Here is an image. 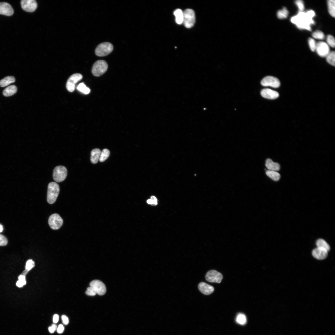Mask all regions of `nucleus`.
Returning <instances> with one entry per match:
<instances>
[{"instance_id":"obj_8","label":"nucleus","mask_w":335,"mask_h":335,"mask_svg":"<svg viewBox=\"0 0 335 335\" xmlns=\"http://www.w3.org/2000/svg\"><path fill=\"white\" fill-rule=\"evenodd\" d=\"M82 75L79 73H76L71 75L68 78L66 84L67 90L70 92H73L75 90V84L81 80Z\"/></svg>"},{"instance_id":"obj_29","label":"nucleus","mask_w":335,"mask_h":335,"mask_svg":"<svg viewBox=\"0 0 335 335\" xmlns=\"http://www.w3.org/2000/svg\"><path fill=\"white\" fill-rule=\"evenodd\" d=\"M236 321L239 324L242 325H244L247 321L246 316L243 314L239 313L236 316Z\"/></svg>"},{"instance_id":"obj_30","label":"nucleus","mask_w":335,"mask_h":335,"mask_svg":"<svg viewBox=\"0 0 335 335\" xmlns=\"http://www.w3.org/2000/svg\"><path fill=\"white\" fill-rule=\"evenodd\" d=\"M288 14V12L287 8L284 7L282 9L279 10L277 13V16L279 19H284L286 18Z\"/></svg>"},{"instance_id":"obj_42","label":"nucleus","mask_w":335,"mask_h":335,"mask_svg":"<svg viewBox=\"0 0 335 335\" xmlns=\"http://www.w3.org/2000/svg\"><path fill=\"white\" fill-rule=\"evenodd\" d=\"M59 319V316L58 315L56 314L54 315L53 319V321L54 323H56L58 322Z\"/></svg>"},{"instance_id":"obj_21","label":"nucleus","mask_w":335,"mask_h":335,"mask_svg":"<svg viewBox=\"0 0 335 335\" xmlns=\"http://www.w3.org/2000/svg\"><path fill=\"white\" fill-rule=\"evenodd\" d=\"M174 15L175 17L176 23L181 25L183 23V12L180 9H177L174 11Z\"/></svg>"},{"instance_id":"obj_20","label":"nucleus","mask_w":335,"mask_h":335,"mask_svg":"<svg viewBox=\"0 0 335 335\" xmlns=\"http://www.w3.org/2000/svg\"><path fill=\"white\" fill-rule=\"evenodd\" d=\"M17 90V87L15 85H11L5 89L3 91L2 93L4 96H9L15 94Z\"/></svg>"},{"instance_id":"obj_1","label":"nucleus","mask_w":335,"mask_h":335,"mask_svg":"<svg viewBox=\"0 0 335 335\" xmlns=\"http://www.w3.org/2000/svg\"><path fill=\"white\" fill-rule=\"evenodd\" d=\"M315 16V12L312 10L299 12L291 18V21L300 29L311 31V25L315 24L313 18Z\"/></svg>"},{"instance_id":"obj_46","label":"nucleus","mask_w":335,"mask_h":335,"mask_svg":"<svg viewBox=\"0 0 335 335\" xmlns=\"http://www.w3.org/2000/svg\"><path fill=\"white\" fill-rule=\"evenodd\" d=\"M3 230V226L0 224V233L2 232Z\"/></svg>"},{"instance_id":"obj_22","label":"nucleus","mask_w":335,"mask_h":335,"mask_svg":"<svg viewBox=\"0 0 335 335\" xmlns=\"http://www.w3.org/2000/svg\"><path fill=\"white\" fill-rule=\"evenodd\" d=\"M15 81V78L12 76H7L0 80V87H4Z\"/></svg>"},{"instance_id":"obj_33","label":"nucleus","mask_w":335,"mask_h":335,"mask_svg":"<svg viewBox=\"0 0 335 335\" xmlns=\"http://www.w3.org/2000/svg\"><path fill=\"white\" fill-rule=\"evenodd\" d=\"M309 45L311 51H314L315 50L316 43L315 41L312 38H309L308 40Z\"/></svg>"},{"instance_id":"obj_13","label":"nucleus","mask_w":335,"mask_h":335,"mask_svg":"<svg viewBox=\"0 0 335 335\" xmlns=\"http://www.w3.org/2000/svg\"><path fill=\"white\" fill-rule=\"evenodd\" d=\"M20 4L22 9L29 12L34 11L37 7V2L34 0H22Z\"/></svg>"},{"instance_id":"obj_41","label":"nucleus","mask_w":335,"mask_h":335,"mask_svg":"<svg viewBox=\"0 0 335 335\" xmlns=\"http://www.w3.org/2000/svg\"><path fill=\"white\" fill-rule=\"evenodd\" d=\"M19 280L24 285L26 284L25 276L23 275H20L18 277Z\"/></svg>"},{"instance_id":"obj_24","label":"nucleus","mask_w":335,"mask_h":335,"mask_svg":"<svg viewBox=\"0 0 335 335\" xmlns=\"http://www.w3.org/2000/svg\"><path fill=\"white\" fill-rule=\"evenodd\" d=\"M328 11L333 17L335 16V2L334 0H328L327 2Z\"/></svg>"},{"instance_id":"obj_32","label":"nucleus","mask_w":335,"mask_h":335,"mask_svg":"<svg viewBox=\"0 0 335 335\" xmlns=\"http://www.w3.org/2000/svg\"><path fill=\"white\" fill-rule=\"evenodd\" d=\"M327 42L328 45L331 47L334 48L335 45V39L334 37L331 35H329L327 37Z\"/></svg>"},{"instance_id":"obj_36","label":"nucleus","mask_w":335,"mask_h":335,"mask_svg":"<svg viewBox=\"0 0 335 335\" xmlns=\"http://www.w3.org/2000/svg\"><path fill=\"white\" fill-rule=\"evenodd\" d=\"M35 266L34 262L32 260H29L26 262L25 269L29 271Z\"/></svg>"},{"instance_id":"obj_23","label":"nucleus","mask_w":335,"mask_h":335,"mask_svg":"<svg viewBox=\"0 0 335 335\" xmlns=\"http://www.w3.org/2000/svg\"><path fill=\"white\" fill-rule=\"evenodd\" d=\"M266 173L267 176L275 181H279L280 177V174L275 171L268 170L266 171Z\"/></svg>"},{"instance_id":"obj_38","label":"nucleus","mask_w":335,"mask_h":335,"mask_svg":"<svg viewBox=\"0 0 335 335\" xmlns=\"http://www.w3.org/2000/svg\"><path fill=\"white\" fill-rule=\"evenodd\" d=\"M57 328L56 325L55 324H53L48 327V329L50 333H53L56 330Z\"/></svg>"},{"instance_id":"obj_40","label":"nucleus","mask_w":335,"mask_h":335,"mask_svg":"<svg viewBox=\"0 0 335 335\" xmlns=\"http://www.w3.org/2000/svg\"><path fill=\"white\" fill-rule=\"evenodd\" d=\"M64 330V327L63 325L60 324L58 326L56 330L57 333L60 334L62 333Z\"/></svg>"},{"instance_id":"obj_35","label":"nucleus","mask_w":335,"mask_h":335,"mask_svg":"<svg viewBox=\"0 0 335 335\" xmlns=\"http://www.w3.org/2000/svg\"><path fill=\"white\" fill-rule=\"evenodd\" d=\"M85 293L87 295L90 296H95L97 294L94 288L91 286L87 288Z\"/></svg>"},{"instance_id":"obj_34","label":"nucleus","mask_w":335,"mask_h":335,"mask_svg":"<svg viewBox=\"0 0 335 335\" xmlns=\"http://www.w3.org/2000/svg\"><path fill=\"white\" fill-rule=\"evenodd\" d=\"M295 3L298 8L299 12L303 11L304 9L303 2L301 0H297L296 1Z\"/></svg>"},{"instance_id":"obj_31","label":"nucleus","mask_w":335,"mask_h":335,"mask_svg":"<svg viewBox=\"0 0 335 335\" xmlns=\"http://www.w3.org/2000/svg\"><path fill=\"white\" fill-rule=\"evenodd\" d=\"M312 36L314 38L318 39H323L324 38V33L320 30L314 32L312 34Z\"/></svg>"},{"instance_id":"obj_14","label":"nucleus","mask_w":335,"mask_h":335,"mask_svg":"<svg viewBox=\"0 0 335 335\" xmlns=\"http://www.w3.org/2000/svg\"><path fill=\"white\" fill-rule=\"evenodd\" d=\"M13 13V9L10 4L5 2H0V14L10 16Z\"/></svg>"},{"instance_id":"obj_26","label":"nucleus","mask_w":335,"mask_h":335,"mask_svg":"<svg viewBox=\"0 0 335 335\" xmlns=\"http://www.w3.org/2000/svg\"><path fill=\"white\" fill-rule=\"evenodd\" d=\"M326 60L327 62L331 65H335V53L334 51H330L326 56Z\"/></svg>"},{"instance_id":"obj_12","label":"nucleus","mask_w":335,"mask_h":335,"mask_svg":"<svg viewBox=\"0 0 335 335\" xmlns=\"http://www.w3.org/2000/svg\"><path fill=\"white\" fill-rule=\"evenodd\" d=\"M90 285L94 288L97 294L99 295H103L106 292V289L105 284L99 280H95L92 281L90 283Z\"/></svg>"},{"instance_id":"obj_28","label":"nucleus","mask_w":335,"mask_h":335,"mask_svg":"<svg viewBox=\"0 0 335 335\" xmlns=\"http://www.w3.org/2000/svg\"><path fill=\"white\" fill-rule=\"evenodd\" d=\"M109 154L110 152L108 149H104L102 151H101L99 159V161L103 162L105 161L108 158Z\"/></svg>"},{"instance_id":"obj_9","label":"nucleus","mask_w":335,"mask_h":335,"mask_svg":"<svg viewBox=\"0 0 335 335\" xmlns=\"http://www.w3.org/2000/svg\"><path fill=\"white\" fill-rule=\"evenodd\" d=\"M205 279L210 282L220 283L223 279V275L221 273L216 270H211L207 272Z\"/></svg>"},{"instance_id":"obj_45","label":"nucleus","mask_w":335,"mask_h":335,"mask_svg":"<svg viewBox=\"0 0 335 335\" xmlns=\"http://www.w3.org/2000/svg\"><path fill=\"white\" fill-rule=\"evenodd\" d=\"M151 199L153 201H157V199L154 196H152L151 197V199Z\"/></svg>"},{"instance_id":"obj_19","label":"nucleus","mask_w":335,"mask_h":335,"mask_svg":"<svg viewBox=\"0 0 335 335\" xmlns=\"http://www.w3.org/2000/svg\"><path fill=\"white\" fill-rule=\"evenodd\" d=\"M100 150L98 148H96L92 150L91 153L90 160L93 164L97 163L99 160Z\"/></svg>"},{"instance_id":"obj_25","label":"nucleus","mask_w":335,"mask_h":335,"mask_svg":"<svg viewBox=\"0 0 335 335\" xmlns=\"http://www.w3.org/2000/svg\"><path fill=\"white\" fill-rule=\"evenodd\" d=\"M316 245L317 248L325 249L328 251H329L330 247L328 243L322 239H319L316 242Z\"/></svg>"},{"instance_id":"obj_18","label":"nucleus","mask_w":335,"mask_h":335,"mask_svg":"<svg viewBox=\"0 0 335 335\" xmlns=\"http://www.w3.org/2000/svg\"><path fill=\"white\" fill-rule=\"evenodd\" d=\"M265 165L269 170L276 171L279 170L280 168V166L279 163L274 162L270 159H268L266 160Z\"/></svg>"},{"instance_id":"obj_5","label":"nucleus","mask_w":335,"mask_h":335,"mask_svg":"<svg viewBox=\"0 0 335 335\" xmlns=\"http://www.w3.org/2000/svg\"><path fill=\"white\" fill-rule=\"evenodd\" d=\"M113 49V46L109 42H104L99 44L95 49V54L98 56H104L110 53Z\"/></svg>"},{"instance_id":"obj_15","label":"nucleus","mask_w":335,"mask_h":335,"mask_svg":"<svg viewBox=\"0 0 335 335\" xmlns=\"http://www.w3.org/2000/svg\"><path fill=\"white\" fill-rule=\"evenodd\" d=\"M261 94L263 97L269 99H276L279 95L277 92L269 88L263 89L261 92Z\"/></svg>"},{"instance_id":"obj_27","label":"nucleus","mask_w":335,"mask_h":335,"mask_svg":"<svg viewBox=\"0 0 335 335\" xmlns=\"http://www.w3.org/2000/svg\"><path fill=\"white\" fill-rule=\"evenodd\" d=\"M77 88L79 91L85 94H89L90 92V89L87 87L83 83H81L79 84L78 85Z\"/></svg>"},{"instance_id":"obj_16","label":"nucleus","mask_w":335,"mask_h":335,"mask_svg":"<svg viewBox=\"0 0 335 335\" xmlns=\"http://www.w3.org/2000/svg\"><path fill=\"white\" fill-rule=\"evenodd\" d=\"M198 287L200 291L205 295L211 294L214 290V288L212 286L204 282L199 283Z\"/></svg>"},{"instance_id":"obj_44","label":"nucleus","mask_w":335,"mask_h":335,"mask_svg":"<svg viewBox=\"0 0 335 335\" xmlns=\"http://www.w3.org/2000/svg\"><path fill=\"white\" fill-rule=\"evenodd\" d=\"M147 202L148 204H152L154 202V201L151 199H149L147 200Z\"/></svg>"},{"instance_id":"obj_39","label":"nucleus","mask_w":335,"mask_h":335,"mask_svg":"<svg viewBox=\"0 0 335 335\" xmlns=\"http://www.w3.org/2000/svg\"><path fill=\"white\" fill-rule=\"evenodd\" d=\"M61 319L63 323L65 325H67L69 322V320L68 317L65 315L61 316Z\"/></svg>"},{"instance_id":"obj_6","label":"nucleus","mask_w":335,"mask_h":335,"mask_svg":"<svg viewBox=\"0 0 335 335\" xmlns=\"http://www.w3.org/2000/svg\"><path fill=\"white\" fill-rule=\"evenodd\" d=\"M67 175V171L66 168L63 166H58L56 167L53 170V178L56 182H60L65 179Z\"/></svg>"},{"instance_id":"obj_2","label":"nucleus","mask_w":335,"mask_h":335,"mask_svg":"<svg viewBox=\"0 0 335 335\" xmlns=\"http://www.w3.org/2000/svg\"><path fill=\"white\" fill-rule=\"evenodd\" d=\"M60 192L59 185L56 182H51L48 185L47 200L48 203L51 204L56 201Z\"/></svg>"},{"instance_id":"obj_7","label":"nucleus","mask_w":335,"mask_h":335,"mask_svg":"<svg viewBox=\"0 0 335 335\" xmlns=\"http://www.w3.org/2000/svg\"><path fill=\"white\" fill-rule=\"evenodd\" d=\"M63 219L57 213L51 215L48 220V223L50 228L54 230L59 229L63 225Z\"/></svg>"},{"instance_id":"obj_10","label":"nucleus","mask_w":335,"mask_h":335,"mask_svg":"<svg viewBox=\"0 0 335 335\" xmlns=\"http://www.w3.org/2000/svg\"><path fill=\"white\" fill-rule=\"evenodd\" d=\"M261 84L263 86L278 88L280 86V82L276 78L272 76H267L262 79Z\"/></svg>"},{"instance_id":"obj_3","label":"nucleus","mask_w":335,"mask_h":335,"mask_svg":"<svg viewBox=\"0 0 335 335\" xmlns=\"http://www.w3.org/2000/svg\"><path fill=\"white\" fill-rule=\"evenodd\" d=\"M108 65L107 62L103 60L96 61L93 64L92 70V74L98 77L103 74L107 70Z\"/></svg>"},{"instance_id":"obj_37","label":"nucleus","mask_w":335,"mask_h":335,"mask_svg":"<svg viewBox=\"0 0 335 335\" xmlns=\"http://www.w3.org/2000/svg\"><path fill=\"white\" fill-rule=\"evenodd\" d=\"M7 239L6 237L3 235L0 234V246H5L7 245Z\"/></svg>"},{"instance_id":"obj_11","label":"nucleus","mask_w":335,"mask_h":335,"mask_svg":"<svg viewBox=\"0 0 335 335\" xmlns=\"http://www.w3.org/2000/svg\"><path fill=\"white\" fill-rule=\"evenodd\" d=\"M315 50L319 56L323 57H326L330 52L328 45L322 41L316 43Z\"/></svg>"},{"instance_id":"obj_4","label":"nucleus","mask_w":335,"mask_h":335,"mask_svg":"<svg viewBox=\"0 0 335 335\" xmlns=\"http://www.w3.org/2000/svg\"><path fill=\"white\" fill-rule=\"evenodd\" d=\"M195 21V12L191 9H187L183 11V23L187 28H190L194 25Z\"/></svg>"},{"instance_id":"obj_43","label":"nucleus","mask_w":335,"mask_h":335,"mask_svg":"<svg viewBox=\"0 0 335 335\" xmlns=\"http://www.w3.org/2000/svg\"><path fill=\"white\" fill-rule=\"evenodd\" d=\"M16 285L17 287L19 288L21 287L24 285L19 280L17 282Z\"/></svg>"},{"instance_id":"obj_17","label":"nucleus","mask_w":335,"mask_h":335,"mask_svg":"<svg viewBox=\"0 0 335 335\" xmlns=\"http://www.w3.org/2000/svg\"><path fill=\"white\" fill-rule=\"evenodd\" d=\"M328 252L325 249L317 247L313 250L312 254L317 259L323 260L327 257Z\"/></svg>"}]
</instances>
